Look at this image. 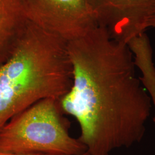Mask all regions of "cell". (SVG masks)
<instances>
[{"label":"cell","instance_id":"1","mask_svg":"<svg viewBox=\"0 0 155 155\" xmlns=\"http://www.w3.org/2000/svg\"><path fill=\"white\" fill-rule=\"evenodd\" d=\"M67 46L72 84L59 105L78 122L86 152L110 155L140 143L153 104L127 43L97 26Z\"/></svg>","mask_w":155,"mask_h":155},{"label":"cell","instance_id":"2","mask_svg":"<svg viewBox=\"0 0 155 155\" xmlns=\"http://www.w3.org/2000/svg\"><path fill=\"white\" fill-rule=\"evenodd\" d=\"M67 42L28 21L0 67V129L40 100H59L72 84Z\"/></svg>","mask_w":155,"mask_h":155},{"label":"cell","instance_id":"3","mask_svg":"<svg viewBox=\"0 0 155 155\" xmlns=\"http://www.w3.org/2000/svg\"><path fill=\"white\" fill-rule=\"evenodd\" d=\"M58 99L40 100L0 129V152L19 154L81 155L86 146L72 137Z\"/></svg>","mask_w":155,"mask_h":155},{"label":"cell","instance_id":"4","mask_svg":"<svg viewBox=\"0 0 155 155\" xmlns=\"http://www.w3.org/2000/svg\"><path fill=\"white\" fill-rule=\"evenodd\" d=\"M27 20L67 42L98 26L90 0H22Z\"/></svg>","mask_w":155,"mask_h":155},{"label":"cell","instance_id":"5","mask_svg":"<svg viewBox=\"0 0 155 155\" xmlns=\"http://www.w3.org/2000/svg\"><path fill=\"white\" fill-rule=\"evenodd\" d=\"M98 26L112 39L127 43L145 32L155 0H90Z\"/></svg>","mask_w":155,"mask_h":155},{"label":"cell","instance_id":"6","mask_svg":"<svg viewBox=\"0 0 155 155\" xmlns=\"http://www.w3.org/2000/svg\"><path fill=\"white\" fill-rule=\"evenodd\" d=\"M27 22L22 0H0V67L11 55Z\"/></svg>","mask_w":155,"mask_h":155},{"label":"cell","instance_id":"7","mask_svg":"<svg viewBox=\"0 0 155 155\" xmlns=\"http://www.w3.org/2000/svg\"><path fill=\"white\" fill-rule=\"evenodd\" d=\"M155 28V7L154 11L147 24V28Z\"/></svg>","mask_w":155,"mask_h":155},{"label":"cell","instance_id":"8","mask_svg":"<svg viewBox=\"0 0 155 155\" xmlns=\"http://www.w3.org/2000/svg\"><path fill=\"white\" fill-rule=\"evenodd\" d=\"M0 155H40V154H30V155H19V154H13V153H5V152H0ZM89 155L87 152L83 153L82 155Z\"/></svg>","mask_w":155,"mask_h":155},{"label":"cell","instance_id":"9","mask_svg":"<svg viewBox=\"0 0 155 155\" xmlns=\"http://www.w3.org/2000/svg\"><path fill=\"white\" fill-rule=\"evenodd\" d=\"M153 122H155V116L154 117V118H153Z\"/></svg>","mask_w":155,"mask_h":155}]
</instances>
